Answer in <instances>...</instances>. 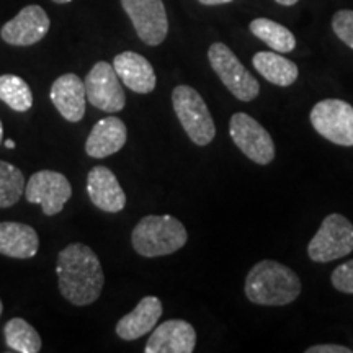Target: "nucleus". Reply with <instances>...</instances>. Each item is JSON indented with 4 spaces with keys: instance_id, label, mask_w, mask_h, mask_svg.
<instances>
[{
    "instance_id": "obj_1",
    "label": "nucleus",
    "mask_w": 353,
    "mask_h": 353,
    "mask_svg": "<svg viewBox=\"0 0 353 353\" xmlns=\"http://www.w3.org/2000/svg\"><path fill=\"white\" fill-rule=\"evenodd\" d=\"M59 291L69 303L88 306L100 298L105 285L103 268L88 245L70 244L57 255Z\"/></svg>"
},
{
    "instance_id": "obj_2",
    "label": "nucleus",
    "mask_w": 353,
    "mask_h": 353,
    "mask_svg": "<svg viewBox=\"0 0 353 353\" xmlns=\"http://www.w3.org/2000/svg\"><path fill=\"white\" fill-rule=\"evenodd\" d=\"M245 296L260 306H286L301 294L296 273L275 260H262L250 268L245 278Z\"/></svg>"
},
{
    "instance_id": "obj_3",
    "label": "nucleus",
    "mask_w": 353,
    "mask_h": 353,
    "mask_svg": "<svg viewBox=\"0 0 353 353\" xmlns=\"http://www.w3.org/2000/svg\"><path fill=\"white\" fill-rule=\"evenodd\" d=\"M187 229L170 214H149L132 229L131 242L143 257H164L180 250L187 244Z\"/></svg>"
},
{
    "instance_id": "obj_4",
    "label": "nucleus",
    "mask_w": 353,
    "mask_h": 353,
    "mask_svg": "<svg viewBox=\"0 0 353 353\" xmlns=\"http://www.w3.org/2000/svg\"><path fill=\"white\" fill-rule=\"evenodd\" d=\"M172 103L180 125L196 145H208L216 136V126L208 105L195 88L179 85L172 92Z\"/></svg>"
},
{
    "instance_id": "obj_5",
    "label": "nucleus",
    "mask_w": 353,
    "mask_h": 353,
    "mask_svg": "<svg viewBox=\"0 0 353 353\" xmlns=\"http://www.w3.org/2000/svg\"><path fill=\"white\" fill-rule=\"evenodd\" d=\"M352 252L353 224L342 214L325 216L319 231L307 245L309 259L317 263H329Z\"/></svg>"
},
{
    "instance_id": "obj_6",
    "label": "nucleus",
    "mask_w": 353,
    "mask_h": 353,
    "mask_svg": "<svg viewBox=\"0 0 353 353\" xmlns=\"http://www.w3.org/2000/svg\"><path fill=\"white\" fill-rule=\"evenodd\" d=\"M208 59L221 82L237 100L252 101L257 99L260 92L259 81L242 65L231 48L224 43H213L208 50Z\"/></svg>"
},
{
    "instance_id": "obj_7",
    "label": "nucleus",
    "mask_w": 353,
    "mask_h": 353,
    "mask_svg": "<svg viewBox=\"0 0 353 353\" xmlns=\"http://www.w3.org/2000/svg\"><path fill=\"white\" fill-rule=\"evenodd\" d=\"M309 118L322 138L343 148L353 145V107L348 101L322 100L314 105Z\"/></svg>"
},
{
    "instance_id": "obj_8",
    "label": "nucleus",
    "mask_w": 353,
    "mask_h": 353,
    "mask_svg": "<svg viewBox=\"0 0 353 353\" xmlns=\"http://www.w3.org/2000/svg\"><path fill=\"white\" fill-rule=\"evenodd\" d=\"M229 134L244 156L255 164L268 165L275 159V144L272 136L247 113L232 114L229 121Z\"/></svg>"
},
{
    "instance_id": "obj_9",
    "label": "nucleus",
    "mask_w": 353,
    "mask_h": 353,
    "mask_svg": "<svg viewBox=\"0 0 353 353\" xmlns=\"http://www.w3.org/2000/svg\"><path fill=\"white\" fill-rule=\"evenodd\" d=\"M126 15L139 39L148 46H159L169 33V19L162 0H121Z\"/></svg>"
},
{
    "instance_id": "obj_10",
    "label": "nucleus",
    "mask_w": 353,
    "mask_h": 353,
    "mask_svg": "<svg viewBox=\"0 0 353 353\" xmlns=\"http://www.w3.org/2000/svg\"><path fill=\"white\" fill-rule=\"evenodd\" d=\"M72 196V187L68 176L54 170H39L30 176L25 187L28 203L41 206L46 216L61 213L65 203Z\"/></svg>"
},
{
    "instance_id": "obj_11",
    "label": "nucleus",
    "mask_w": 353,
    "mask_h": 353,
    "mask_svg": "<svg viewBox=\"0 0 353 353\" xmlns=\"http://www.w3.org/2000/svg\"><path fill=\"white\" fill-rule=\"evenodd\" d=\"M83 83H85L87 100L95 108L108 113L121 112L125 108V90H123L120 77L112 64L105 63V61L97 63L87 74Z\"/></svg>"
},
{
    "instance_id": "obj_12",
    "label": "nucleus",
    "mask_w": 353,
    "mask_h": 353,
    "mask_svg": "<svg viewBox=\"0 0 353 353\" xmlns=\"http://www.w3.org/2000/svg\"><path fill=\"white\" fill-rule=\"evenodd\" d=\"M50 26V17L43 7L26 6L2 26L0 37L12 46H33L46 37Z\"/></svg>"
},
{
    "instance_id": "obj_13",
    "label": "nucleus",
    "mask_w": 353,
    "mask_h": 353,
    "mask_svg": "<svg viewBox=\"0 0 353 353\" xmlns=\"http://www.w3.org/2000/svg\"><path fill=\"white\" fill-rule=\"evenodd\" d=\"M196 347L195 327L187 321L172 319L157 325L148 343L145 353H192Z\"/></svg>"
},
{
    "instance_id": "obj_14",
    "label": "nucleus",
    "mask_w": 353,
    "mask_h": 353,
    "mask_svg": "<svg viewBox=\"0 0 353 353\" xmlns=\"http://www.w3.org/2000/svg\"><path fill=\"white\" fill-rule=\"evenodd\" d=\"M50 99L61 117L69 123H79L85 114V83L77 74H64L51 85Z\"/></svg>"
},
{
    "instance_id": "obj_15",
    "label": "nucleus",
    "mask_w": 353,
    "mask_h": 353,
    "mask_svg": "<svg viewBox=\"0 0 353 353\" xmlns=\"http://www.w3.org/2000/svg\"><path fill=\"white\" fill-rule=\"evenodd\" d=\"M87 192L92 203L105 213H120L126 206L125 192L108 167L97 165L88 172Z\"/></svg>"
},
{
    "instance_id": "obj_16",
    "label": "nucleus",
    "mask_w": 353,
    "mask_h": 353,
    "mask_svg": "<svg viewBox=\"0 0 353 353\" xmlns=\"http://www.w3.org/2000/svg\"><path fill=\"white\" fill-rule=\"evenodd\" d=\"M113 68L120 81L136 94H151L156 88L157 77L152 64L134 51H125L114 56Z\"/></svg>"
},
{
    "instance_id": "obj_17",
    "label": "nucleus",
    "mask_w": 353,
    "mask_h": 353,
    "mask_svg": "<svg viewBox=\"0 0 353 353\" xmlns=\"http://www.w3.org/2000/svg\"><path fill=\"white\" fill-rule=\"evenodd\" d=\"M126 125L118 117H107L100 120L88 134L85 152L94 159H105L121 151L126 144Z\"/></svg>"
},
{
    "instance_id": "obj_18",
    "label": "nucleus",
    "mask_w": 353,
    "mask_h": 353,
    "mask_svg": "<svg viewBox=\"0 0 353 353\" xmlns=\"http://www.w3.org/2000/svg\"><path fill=\"white\" fill-rule=\"evenodd\" d=\"M162 316V303L156 296H145L138 303L134 311L123 316L117 324V335L123 341H136L156 329Z\"/></svg>"
},
{
    "instance_id": "obj_19",
    "label": "nucleus",
    "mask_w": 353,
    "mask_h": 353,
    "mask_svg": "<svg viewBox=\"0 0 353 353\" xmlns=\"http://www.w3.org/2000/svg\"><path fill=\"white\" fill-rule=\"evenodd\" d=\"M38 249V234L32 226L10 221L0 223V254L12 259H32Z\"/></svg>"
},
{
    "instance_id": "obj_20",
    "label": "nucleus",
    "mask_w": 353,
    "mask_h": 353,
    "mask_svg": "<svg viewBox=\"0 0 353 353\" xmlns=\"http://www.w3.org/2000/svg\"><path fill=\"white\" fill-rule=\"evenodd\" d=\"M254 68L257 72L278 87H288L296 82L298 65L293 61L280 56L276 51H260L252 57Z\"/></svg>"
},
{
    "instance_id": "obj_21",
    "label": "nucleus",
    "mask_w": 353,
    "mask_h": 353,
    "mask_svg": "<svg viewBox=\"0 0 353 353\" xmlns=\"http://www.w3.org/2000/svg\"><path fill=\"white\" fill-rule=\"evenodd\" d=\"M250 32L254 37L270 46L276 52H291L296 46V38L283 25L268 19H255L250 21Z\"/></svg>"
},
{
    "instance_id": "obj_22",
    "label": "nucleus",
    "mask_w": 353,
    "mask_h": 353,
    "mask_svg": "<svg viewBox=\"0 0 353 353\" xmlns=\"http://www.w3.org/2000/svg\"><path fill=\"white\" fill-rule=\"evenodd\" d=\"M7 347L19 353H38L41 350V337L32 324L25 319L15 317L3 327Z\"/></svg>"
},
{
    "instance_id": "obj_23",
    "label": "nucleus",
    "mask_w": 353,
    "mask_h": 353,
    "mask_svg": "<svg viewBox=\"0 0 353 353\" xmlns=\"http://www.w3.org/2000/svg\"><path fill=\"white\" fill-rule=\"evenodd\" d=\"M0 100L13 112H28L33 107V92L21 77L3 74L0 76Z\"/></svg>"
},
{
    "instance_id": "obj_24",
    "label": "nucleus",
    "mask_w": 353,
    "mask_h": 353,
    "mask_svg": "<svg viewBox=\"0 0 353 353\" xmlns=\"http://www.w3.org/2000/svg\"><path fill=\"white\" fill-rule=\"evenodd\" d=\"M25 192V176L19 167L0 161V208H10Z\"/></svg>"
},
{
    "instance_id": "obj_25",
    "label": "nucleus",
    "mask_w": 353,
    "mask_h": 353,
    "mask_svg": "<svg viewBox=\"0 0 353 353\" xmlns=\"http://www.w3.org/2000/svg\"><path fill=\"white\" fill-rule=\"evenodd\" d=\"M332 30L341 41L353 50V10H339L335 13Z\"/></svg>"
},
{
    "instance_id": "obj_26",
    "label": "nucleus",
    "mask_w": 353,
    "mask_h": 353,
    "mask_svg": "<svg viewBox=\"0 0 353 353\" xmlns=\"http://www.w3.org/2000/svg\"><path fill=\"white\" fill-rule=\"evenodd\" d=\"M330 280H332L335 290L345 294H353V260H348L335 268Z\"/></svg>"
},
{
    "instance_id": "obj_27",
    "label": "nucleus",
    "mask_w": 353,
    "mask_h": 353,
    "mask_svg": "<svg viewBox=\"0 0 353 353\" xmlns=\"http://www.w3.org/2000/svg\"><path fill=\"white\" fill-rule=\"evenodd\" d=\"M306 353H352V348L343 345H335V343H327V345H312L306 348Z\"/></svg>"
},
{
    "instance_id": "obj_28",
    "label": "nucleus",
    "mask_w": 353,
    "mask_h": 353,
    "mask_svg": "<svg viewBox=\"0 0 353 353\" xmlns=\"http://www.w3.org/2000/svg\"><path fill=\"white\" fill-rule=\"evenodd\" d=\"M203 6H223V3H229L232 0H198Z\"/></svg>"
},
{
    "instance_id": "obj_29",
    "label": "nucleus",
    "mask_w": 353,
    "mask_h": 353,
    "mask_svg": "<svg viewBox=\"0 0 353 353\" xmlns=\"http://www.w3.org/2000/svg\"><path fill=\"white\" fill-rule=\"evenodd\" d=\"M276 3H280V6H285V7H291L294 6V3H298L299 0H275Z\"/></svg>"
},
{
    "instance_id": "obj_30",
    "label": "nucleus",
    "mask_w": 353,
    "mask_h": 353,
    "mask_svg": "<svg viewBox=\"0 0 353 353\" xmlns=\"http://www.w3.org/2000/svg\"><path fill=\"white\" fill-rule=\"evenodd\" d=\"M15 141H12V139H8V141H6V148L7 149H15Z\"/></svg>"
},
{
    "instance_id": "obj_31",
    "label": "nucleus",
    "mask_w": 353,
    "mask_h": 353,
    "mask_svg": "<svg viewBox=\"0 0 353 353\" xmlns=\"http://www.w3.org/2000/svg\"><path fill=\"white\" fill-rule=\"evenodd\" d=\"M2 138H3V126H2V121H0V144H2Z\"/></svg>"
},
{
    "instance_id": "obj_32",
    "label": "nucleus",
    "mask_w": 353,
    "mask_h": 353,
    "mask_svg": "<svg viewBox=\"0 0 353 353\" xmlns=\"http://www.w3.org/2000/svg\"><path fill=\"white\" fill-rule=\"evenodd\" d=\"M52 2H54V3H69V2H72V0H52Z\"/></svg>"
},
{
    "instance_id": "obj_33",
    "label": "nucleus",
    "mask_w": 353,
    "mask_h": 353,
    "mask_svg": "<svg viewBox=\"0 0 353 353\" xmlns=\"http://www.w3.org/2000/svg\"><path fill=\"white\" fill-rule=\"evenodd\" d=\"M2 311H3V304L0 301V316H2Z\"/></svg>"
}]
</instances>
